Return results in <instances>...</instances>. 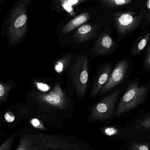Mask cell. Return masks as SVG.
Listing matches in <instances>:
<instances>
[{
	"label": "cell",
	"mask_w": 150,
	"mask_h": 150,
	"mask_svg": "<svg viewBox=\"0 0 150 150\" xmlns=\"http://www.w3.org/2000/svg\"><path fill=\"white\" fill-rule=\"evenodd\" d=\"M112 70V64L109 62L100 65L94 76L93 85L89 93L90 98L95 99L99 96L101 90L108 81Z\"/></svg>",
	"instance_id": "8fae6325"
},
{
	"label": "cell",
	"mask_w": 150,
	"mask_h": 150,
	"mask_svg": "<svg viewBox=\"0 0 150 150\" xmlns=\"http://www.w3.org/2000/svg\"><path fill=\"white\" fill-rule=\"evenodd\" d=\"M100 27L96 23H85L74 30L62 44L73 50L85 49V45L98 34Z\"/></svg>",
	"instance_id": "8992f818"
},
{
	"label": "cell",
	"mask_w": 150,
	"mask_h": 150,
	"mask_svg": "<svg viewBox=\"0 0 150 150\" xmlns=\"http://www.w3.org/2000/svg\"><path fill=\"white\" fill-rule=\"evenodd\" d=\"M126 125L137 132L150 137V110L134 116Z\"/></svg>",
	"instance_id": "5bb4252c"
},
{
	"label": "cell",
	"mask_w": 150,
	"mask_h": 150,
	"mask_svg": "<svg viewBox=\"0 0 150 150\" xmlns=\"http://www.w3.org/2000/svg\"><path fill=\"white\" fill-rule=\"evenodd\" d=\"M31 139L30 150H80L78 143L66 142L60 137L39 134L30 136Z\"/></svg>",
	"instance_id": "52a82bcc"
},
{
	"label": "cell",
	"mask_w": 150,
	"mask_h": 150,
	"mask_svg": "<svg viewBox=\"0 0 150 150\" xmlns=\"http://www.w3.org/2000/svg\"><path fill=\"white\" fill-rule=\"evenodd\" d=\"M115 48V43L113 38L108 33H103L98 38L89 52L90 59L107 56L114 52Z\"/></svg>",
	"instance_id": "7c38bea8"
},
{
	"label": "cell",
	"mask_w": 150,
	"mask_h": 150,
	"mask_svg": "<svg viewBox=\"0 0 150 150\" xmlns=\"http://www.w3.org/2000/svg\"><path fill=\"white\" fill-rule=\"evenodd\" d=\"M101 132L109 138L124 142L136 140H150V137L139 133L129 125H107L100 129Z\"/></svg>",
	"instance_id": "ba28073f"
},
{
	"label": "cell",
	"mask_w": 150,
	"mask_h": 150,
	"mask_svg": "<svg viewBox=\"0 0 150 150\" xmlns=\"http://www.w3.org/2000/svg\"><path fill=\"white\" fill-rule=\"evenodd\" d=\"M103 5L110 6H118L127 5L132 0H100Z\"/></svg>",
	"instance_id": "44dd1931"
},
{
	"label": "cell",
	"mask_w": 150,
	"mask_h": 150,
	"mask_svg": "<svg viewBox=\"0 0 150 150\" xmlns=\"http://www.w3.org/2000/svg\"><path fill=\"white\" fill-rule=\"evenodd\" d=\"M89 0H51L50 11L56 13H66L71 16L76 15L75 8Z\"/></svg>",
	"instance_id": "4fadbf2b"
},
{
	"label": "cell",
	"mask_w": 150,
	"mask_h": 150,
	"mask_svg": "<svg viewBox=\"0 0 150 150\" xmlns=\"http://www.w3.org/2000/svg\"><path fill=\"white\" fill-rule=\"evenodd\" d=\"M33 0H17L6 16L1 34L6 38L7 47L12 49L24 41L28 31L29 8Z\"/></svg>",
	"instance_id": "7a4b0ae2"
},
{
	"label": "cell",
	"mask_w": 150,
	"mask_h": 150,
	"mask_svg": "<svg viewBox=\"0 0 150 150\" xmlns=\"http://www.w3.org/2000/svg\"><path fill=\"white\" fill-rule=\"evenodd\" d=\"M91 18V15L88 12H83L76 16L61 28L59 31V36L60 38L70 35L79 27L89 21Z\"/></svg>",
	"instance_id": "9a60e30c"
},
{
	"label": "cell",
	"mask_w": 150,
	"mask_h": 150,
	"mask_svg": "<svg viewBox=\"0 0 150 150\" xmlns=\"http://www.w3.org/2000/svg\"><path fill=\"white\" fill-rule=\"evenodd\" d=\"M8 0H0V4L1 5H2L3 3H5L6 1H7Z\"/></svg>",
	"instance_id": "484cf974"
},
{
	"label": "cell",
	"mask_w": 150,
	"mask_h": 150,
	"mask_svg": "<svg viewBox=\"0 0 150 150\" xmlns=\"http://www.w3.org/2000/svg\"><path fill=\"white\" fill-rule=\"evenodd\" d=\"M30 122L31 125L36 129L42 130L44 131L47 130V128L44 126L42 122L39 118L37 117H32L30 120Z\"/></svg>",
	"instance_id": "cb8c5ba5"
},
{
	"label": "cell",
	"mask_w": 150,
	"mask_h": 150,
	"mask_svg": "<svg viewBox=\"0 0 150 150\" xmlns=\"http://www.w3.org/2000/svg\"><path fill=\"white\" fill-rule=\"evenodd\" d=\"M147 6L148 8H150V0H149V1H148V2H147Z\"/></svg>",
	"instance_id": "4316f807"
},
{
	"label": "cell",
	"mask_w": 150,
	"mask_h": 150,
	"mask_svg": "<svg viewBox=\"0 0 150 150\" xmlns=\"http://www.w3.org/2000/svg\"><path fill=\"white\" fill-rule=\"evenodd\" d=\"M16 84L14 81L9 80L6 82H4L2 80L0 81V103L6 102L8 100L11 91L16 87Z\"/></svg>",
	"instance_id": "e0dca14e"
},
{
	"label": "cell",
	"mask_w": 150,
	"mask_h": 150,
	"mask_svg": "<svg viewBox=\"0 0 150 150\" xmlns=\"http://www.w3.org/2000/svg\"><path fill=\"white\" fill-rule=\"evenodd\" d=\"M60 80H57L49 92L32 89L25 93L27 117H37L49 126L57 128L61 127L65 119L73 116L74 101Z\"/></svg>",
	"instance_id": "6da1fadb"
},
{
	"label": "cell",
	"mask_w": 150,
	"mask_h": 150,
	"mask_svg": "<svg viewBox=\"0 0 150 150\" xmlns=\"http://www.w3.org/2000/svg\"><path fill=\"white\" fill-rule=\"evenodd\" d=\"M90 56L85 49L75 53L67 71L66 88L72 98L79 102L86 97L89 86Z\"/></svg>",
	"instance_id": "3957f363"
},
{
	"label": "cell",
	"mask_w": 150,
	"mask_h": 150,
	"mask_svg": "<svg viewBox=\"0 0 150 150\" xmlns=\"http://www.w3.org/2000/svg\"><path fill=\"white\" fill-rule=\"evenodd\" d=\"M122 149L149 150H150V140H136L125 142Z\"/></svg>",
	"instance_id": "ac0fdd59"
},
{
	"label": "cell",
	"mask_w": 150,
	"mask_h": 150,
	"mask_svg": "<svg viewBox=\"0 0 150 150\" xmlns=\"http://www.w3.org/2000/svg\"><path fill=\"white\" fill-rule=\"evenodd\" d=\"M31 139L30 136H23L20 140L16 150H30L31 146Z\"/></svg>",
	"instance_id": "7402d4cb"
},
{
	"label": "cell",
	"mask_w": 150,
	"mask_h": 150,
	"mask_svg": "<svg viewBox=\"0 0 150 150\" xmlns=\"http://www.w3.org/2000/svg\"><path fill=\"white\" fill-rule=\"evenodd\" d=\"M150 38V34H147L144 38L139 41L138 43L137 44L131 52V54L132 56H137L139 55L147 44V42Z\"/></svg>",
	"instance_id": "d6986e66"
},
{
	"label": "cell",
	"mask_w": 150,
	"mask_h": 150,
	"mask_svg": "<svg viewBox=\"0 0 150 150\" xmlns=\"http://www.w3.org/2000/svg\"><path fill=\"white\" fill-rule=\"evenodd\" d=\"M144 14L143 10L138 15H135L132 12L115 14L114 19L118 34L120 36H124L133 31L139 26Z\"/></svg>",
	"instance_id": "9c48e42d"
},
{
	"label": "cell",
	"mask_w": 150,
	"mask_h": 150,
	"mask_svg": "<svg viewBox=\"0 0 150 150\" xmlns=\"http://www.w3.org/2000/svg\"><path fill=\"white\" fill-rule=\"evenodd\" d=\"M144 67L146 71H150V53L147 54L144 61Z\"/></svg>",
	"instance_id": "d4e9b609"
},
{
	"label": "cell",
	"mask_w": 150,
	"mask_h": 150,
	"mask_svg": "<svg viewBox=\"0 0 150 150\" xmlns=\"http://www.w3.org/2000/svg\"><path fill=\"white\" fill-rule=\"evenodd\" d=\"M150 94V80L140 84L139 80H134L127 87L117 102L114 119L123 116L145 104Z\"/></svg>",
	"instance_id": "277c9868"
},
{
	"label": "cell",
	"mask_w": 150,
	"mask_h": 150,
	"mask_svg": "<svg viewBox=\"0 0 150 150\" xmlns=\"http://www.w3.org/2000/svg\"></svg>",
	"instance_id": "f1b7e54d"
},
{
	"label": "cell",
	"mask_w": 150,
	"mask_h": 150,
	"mask_svg": "<svg viewBox=\"0 0 150 150\" xmlns=\"http://www.w3.org/2000/svg\"><path fill=\"white\" fill-rule=\"evenodd\" d=\"M16 136V134H13L10 136L0 146V150H9L13 145V143Z\"/></svg>",
	"instance_id": "603a6c76"
},
{
	"label": "cell",
	"mask_w": 150,
	"mask_h": 150,
	"mask_svg": "<svg viewBox=\"0 0 150 150\" xmlns=\"http://www.w3.org/2000/svg\"><path fill=\"white\" fill-rule=\"evenodd\" d=\"M150 53V45L149 47H148V50H147V54H149Z\"/></svg>",
	"instance_id": "83f0119b"
},
{
	"label": "cell",
	"mask_w": 150,
	"mask_h": 150,
	"mask_svg": "<svg viewBox=\"0 0 150 150\" xmlns=\"http://www.w3.org/2000/svg\"><path fill=\"white\" fill-rule=\"evenodd\" d=\"M32 82L34 87L35 88V90L43 93L50 91L54 86H52L50 83L48 84L45 81L38 80H32Z\"/></svg>",
	"instance_id": "ffe728a7"
},
{
	"label": "cell",
	"mask_w": 150,
	"mask_h": 150,
	"mask_svg": "<svg viewBox=\"0 0 150 150\" xmlns=\"http://www.w3.org/2000/svg\"><path fill=\"white\" fill-rule=\"evenodd\" d=\"M131 69L130 62L126 59L119 61L113 69L107 83L103 86L99 96L108 93L123 82Z\"/></svg>",
	"instance_id": "30bf717a"
},
{
	"label": "cell",
	"mask_w": 150,
	"mask_h": 150,
	"mask_svg": "<svg viewBox=\"0 0 150 150\" xmlns=\"http://www.w3.org/2000/svg\"><path fill=\"white\" fill-rule=\"evenodd\" d=\"M122 89L117 88L90 108L88 119L90 122L99 123L114 119L116 108L122 94Z\"/></svg>",
	"instance_id": "5b68a950"
},
{
	"label": "cell",
	"mask_w": 150,
	"mask_h": 150,
	"mask_svg": "<svg viewBox=\"0 0 150 150\" xmlns=\"http://www.w3.org/2000/svg\"><path fill=\"white\" fill-rule=\"evenodd\" d=\"M75 53L73 52H66L60 56L54 64V70L59 76L67 71L74 58Z\"/></svg>",
	"instance_id": "2e32d148"
}]
</instances>
